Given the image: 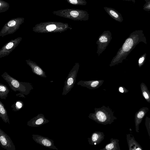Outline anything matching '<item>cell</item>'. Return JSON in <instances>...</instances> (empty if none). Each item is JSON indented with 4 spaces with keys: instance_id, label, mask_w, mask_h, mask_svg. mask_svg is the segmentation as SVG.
<instances>
[{
    "instance_id": "cell-2",
    "label": "cell",
    "mask_w": 150,
    "mask_h": 150,
    "mask_svg": "<svg viewBox=\"0 0 150 150\" xmlns=\"http://www.w3.org/2000/svg\"><path fill=\"white\" fill-rule=\"evenodd\" d=\"M1 76L8 83L11 88L15 92L19 91L24 95L28 96L33 89L32 83L20 81L5 72Z\"/></svg>"
},
{
    "instance_id": "cell-14",
    "label": "cell",
    "mask_w": 150,
    "mask_h": 150,
    "mask_svg": "<svg viewBox=\"0 0 150 150\" xmlns=\"http://www.w3.org/2000/svg\"><path fill=\"white\" fill-rule=\"evenodd\" d=\"M0 117L5 123H8L9 124H10L7 111L4 105L1 100H0Z\"/></svg>"
},
{
    "instance_id": "cell-19",
    "label": "cell",
    "mask_w": 150,
    "mask_h": 150,
    "mask_svg": "<svg viewBox=\"0 0 150 150\" xmlns=\"http://www.w3.org/2000/svg\"><path fill=\"white\" fill-rule=\"evenodd\" d=\"M146 56V53H144L139 58L138 60V65L139 67H141L144 65L145 62Z\"/></svg>"
},
{
    "instance_id": "cell-23",
    "label": "cell",
    "mask_w": 150,
    "mask_h": 150,
    "mask_svg": "<svg viewBox=\"0 0 150 150\" xmlns=\"http://www.w3.org/2000/svg\"><path fill=\"white\" fill-rule=\"evenodd\" d=\"M119 91L122 93H126L129 92V90L125 88L120 86L119 88Z\"/></svg>"
},
{
    "instance_id": "cell-1",
    "label": "cell",
    "mask_w": 150,
    "mask_h": 150,
    "mask_svg": "<svg viewBox=\"0 0 150 150\" xmlns=\"http://www.w3.org/2000/svg\"><path fill=\"white\" fill-rule=\"evenodd\" d=\"M94 110V112L90 113L88 117L98 124L104 125H110L117 119L114 115V111L108 106L103 105L100 108H95Z\"/></svg>"
},
{
    "instance_id": "cell-15",
    "label": "cell",
    "mask_w": 150,
    "mask_h": 150,
    "mask_svg": "<svg viewBox=\"0 0 150 150\" xmlns=\"http://www.w3.org/2000/svg\"><path fill=\"white\" fill-rule=\"evenodd\" d=\"M140 87L143 96L147 102L150 103V92L148 87L143 82L141 83Z\"/></svg>"
},
{
    "instance_id": "cell-3",
    "label": "cell",
    "mask_w": 150,
    "mask_h": 150,
    "mask_svg": "<svg viewBox=\"0 0 150 150\" xmlns=\"http://www.w3.org/2000/svg\"><path fill=\"white\" fill-rule=\"evenodd\" d=\"M65 15L66 17L75 21H86L89 18L87 11L79 9H66L65 11Z\"/></svg>"
},
{
    "instance_id": "cell-20",
    "label": "cell",
    "mask_w": 150,
    "mask_h": 150,
    "mask_svg": "<svg viewBox=\"0 0 150 150\" xmlns=\"http://www.w3.org/2000/svg\"><path fill=\"white\" fill-rule=\"evenodd\" d=\"M57 26L54 24H50L47 25L45 27L46 30L45 31L46 32H52L56 31Z\"/></svg>"
},
{
    "instance_id": "cell-17",
    "label": "cell",
    "mask_w": 150,
    "mask_h": 150,
    "mask_svg": "<svg viewBox=\"0 0 150 150\" xmlns=\"http://www.w3.org/2000/svg\"><path fill=\"white\" fill-rule=\"evenodd\" d=\"M23 106L24 103L23 101L18 100L11 105V108L13 111L16 112L20 110Z\"/></svg>"
},
{
    "instance_id": "cell-8",
    "label": "cell",
    "mask_w": 150,
    "mask_h": 150,
    "mask_svg": "<svg viewBox=\"0 0 150 150\" xmlns=\"http://www.w3.org/2000/svg\"><path fill=\"white\" fill-rule=\"evenodd\" d=\"M148 111V108L143 107L140 108L136 112L134 116V122L135 130L137 132H139V125Z\"/></svg>"
},
{
    "instance_id": "cell-18",
    "label": "cell",
    "mask_w": 150,
    "mask_h": 150,
    "mask_svg": "<svg viewBox=\"0 0 150 150\" xmlns=\"http://www.w3.org/2000/svg\"><path fill=\"white\" fill-rule=\"evenodd\" d=\"M69 3L74 5H85L87 2L85 0H67Z\"/></svg>"
},
{
    "instance_id": "cell-10",
    "label": "cell",
    "mask_w": 150,
    "mask_h": 150,
    "mask_svg": "<svg viewBox=\"0 0 150 150\" xmlns=\"http://www.w3.org/2000/svg\"><path fill=\"white\" fill-rule=\"evenodd\" d=\"M105 135L104 133L100 131L93 132L90 138L87 139L89 144L95 145L100 143L104 139Z\"/></svg>"
},
{
    "instance_id": "cell-24",
    "label": "cell",
    "mask_w": 150,
    "mask_h": 150,
    "mask_svg": "<svg viewBox=\"0 0 150 150\" xmlns=\"http://www.w3.org/2000/svg\"><path fill=\"white\" fill-rule=\"evenodd\" d=\"M16 24V22L14 21H9L8 23V26L9 27H12L14 26Z\"/></svg>"
},
{
    "instance_id": "cell-25",
    "label": "cell",
    "mask_w": 150,
    "mask_h": 150,
    "mask_svg": "<svg viewBox=\"0 0 150 150\" xmlns=\"http://www.w3.org/2000/svg\"><path fill=\"white\" fill-rule=\"evenodd\" d=\"M99 40L102 42H106L108 41L107 38L104 36H101L99 38Z\"/></svg>"
},
{
    "instance_id": "cell-9",
    "label": "cell",
    "mask_w": 150,
    "mask_h": 150,
    "mask_svg": "<svg viewBox=\"0 0 150 150\" xmlns=\"http://www.w3.org/2000/svg\"><path fill=\"white\" fill-rule=\"evenodd\" d=\"M25 62L34 74L42 77H47L45 71L35 62L30 59H26Z\"/></svg>"
},
{
    "instance_id": "cell-12",
    "label": "cell",
    "mask_w": 150,
    "mask_h": 150,
    "mask_svg": "<svg viewBox=\"0 0 150 150\" xmlns=\"http://www.w3.org/2000/svg\"><path fill=\"white\" fill-rule=\"evenodd\" d=\"M106 12L110 17L115 20L121 22L123 18L121 15L115 9L110 7H103Z\"/></svg>"
},
{
    "instance_id": "cell-11",
    "label": "cell",
    "mask_w": 150,
    "mask_h": 150,
    "mask_svg": "<svg viewBox=\"0 0 150 150\" xmlns=\"http://www.w3.org/2000/svg\"><path fill=\"white\" fill-rule=\"evenodd\" d=\"M126 139L129 150H142L143 148L135 139L132 133L126 134Z\"/></svg>"
},
{
    "instance_id": "cell-4",
    "label": "cell",
    "mask_w": 150,
    "mask_h": 150,
    "mask_svg": "<svg viewBox=\"0 0 150 150\" xmlns=\"http://www.w3.org/2000/svg\"><path fill=\"white\" fill-rule=\"evenodd\" d=\"M22 38L20 37L11 40L0 49V58L8 56L19 44Z\"/></svg>"
},
{
    "instance_id": "cell-16",
    "label": "cell",
    "mask_w": 150,
    "mask_h": 150,
    "mask_svg": "<svg viewBox=\"0 0 150 150\" xmlns=\"http://www.w3.org/2000/svg\"><path fill=\"white\" fill-rule=\"evenodd\" d=\"M10 90L5 85L0 83V98L1 99H6L9 93Z\"/></svg>"
},
{
    "instance_id": "cell-7",
    "label": "cell",
    "mask_w": 150,
    "mask_h": 150,
    "mask_svg": "<svg viewBox=\"0 0 150 150\" xmlns=\"http://www.w3.org/2000/svg\"><path fill=\"white\" fill-rule=\"evenodd\" d=\"M50 121L45 118L43 114L40 113L28 121L27 125L29 127H38L48 123Z\"/></svg>"
},
{
    "instance_id": "cell-22",
    "label": "cell",
    "mask_w": 150,
    "mask_h": 150,
    "mask_svg": "<svg viewBox=\"0 0 150 150\" xmlns=\"http://www.w3.org/2000/svg\"><path fill=\"white\" fill-rule=\"evenodd\" d=\"M99 84V82L98 81H95L92 82L90 85V88H96Z\"/></svg>"
},
{
    "instance_id": "cell-13",
    "label": "cell",
    "mask_w": 150,
    "mask_h": 150,
    "mask_svg": "<svg viewBox=\"0 0 150 150\" xmlns=\"http://www.w3.org/2000/svg\"><path fill=\"white\" fill-rule=\"evenodd\" d=\"M110 142L105 146L104 148L100 150H120L119 144V140L111 138Z\"/></svg>"
},
{
    "instance_id": "cell-6",
    "label": "cell",
    "mask_w": 150,
    "mask_h": 150,
    "mask_svg": "<svg viewBox=\"0 0 150 150\" xmlns=\"http://www.w3.org/2000/svg\"><path fill=\"white\" fill-rule=\"evenodd\" d=\"M0 142L1 147L7 150H15V145L10 137L0 129Z\"/></svg>"
},
{
    "instance_id": "cell-26",
    "label": "cell",
    "mask_w": 150,
    "mask_h": 150,
    "mask_svg": "<svg viewBox=\"0 0 150 150\" xmlns=\"http://www.w3.org/2000/svg\"><path fill=\"white\" fill-rule=\"evenodd\" d=\"M17 96L20 97H22L23 98H25V96H24V94H23L21 93H18L17 94H16V95Z\"/></svg>"
},
{
    "instance_id": "cell-21",
    "label": "cell",
    "mask_w": 150,
    "mask_h": 150,
    "mask_svg": "<svg viewBox=\"0 0 150 150\" xmlns=\"http://www.w3.org/2000/svg\"><path fill=\"white\" fill-rule=\"evenodd\" d=\"M145 124L148 135L150 139V118L147 116L146 117Z\"/></svg>"
},
{
    "instance_id": "cell-5",
    "label": "cell",
    "mask_w": 150,
    "mask_h": 150,
    "mask_svg": "<svg viewBox=\"0 0 150 150\" xmlns=\"http://www.w3.org/2000/svg\"><path fill=\"white\" fill-rule=\"evenodd\" d=\"M32 136L33 139L37 143L50 149H58L54 145V141L52 139L38 134H33Z\"/></svg>"
}]
</instances>
